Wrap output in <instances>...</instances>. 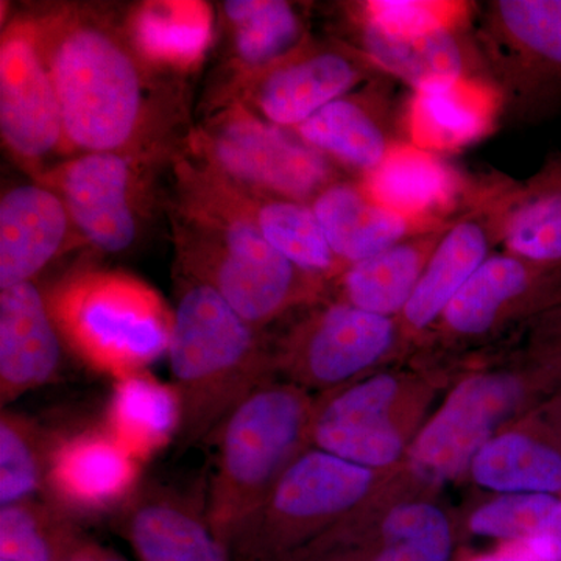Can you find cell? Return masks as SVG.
I'll list each match as a JSON object with an SVG mask.
<instances>
[{"instance_id":"37","label":"cell","mask_w":561,"mask_h":561,"mask_svg":"<svg viewBox=\"0 0 561 561\" xmlns=\"http://www.w3.org/2000/svg\"><path fill=\"white\" fill-rule=\"evenodd\" d=\"M472 10V3L448 0H370L356 7V21L405 35L470 24Z\"/></svg>"},{"instance_id":"8","label":"cell","mask_w":561,"mask_h":561,"mask_svg":"<svg viewBox=\"0 0 561 561\" xmlns=\"http://www.w3.org/2000/svg\"><path fill=\"white\" fill-rule=\"evenodd\" d=\"M371 479L368 468L323 449L301 454L228 541L232 561H283L301 529L348 512Z\"/></svg>"},{"instance_id":"13","label":"cell","mask_w":561,"mask_h":561,"mask_svg":"<svg viewBox=\"0 0 561 561\" xmlns=\"http://www.w3.org/2000/svg\"><path fill=\"white\" fill-rule=\"evenodd\" d=\"M512 187V181L483 187L476 192L459 216L454 217L402 311L411 330H424L442 317L483 262L493 256L494 247L501 245Z\"/></svg>"},{"instance_id":"36","label":"cell","mask_w":561,"mask_h":561,"mask_svg":"<svg viewBox=\"0 0 561 561\" xmlns=\"http://www.w3.org/2000/svg\"><path fill=\"white\" fill-rule=\"evenodd\" d=\"M451 548V529L440 511L401 505L383 522L382 549L373 561H448Z\"/></svg>"},{"instance_id":"2","label":"cell","mask_w":561,"mask_h":561,"mask_svg":"<svg viewBox=\"0 0 561 561\" xmlns=\"http://www.w3.org/2000/svg\"><path fill=\"white\" fill-rule=\"evenodd\" d=\"M176 214L181 276L208 284L242 319L261 328L300 297L311 273L278 253L238 192L206 168L186 165Z\"/></svg>"},{"instance_id":"26","label":"cell","mask_w":561,"mask_h":561,"mask_svg":"<svg viewBox=\"0 0 561 561\" xmlns=\"http://www.w3.org/2000/svg\"><path fill=\"white\" fill-rule=\"evenodd\" d=\"M103 426L144 463L179 438V393L173 383L162 382L147 370L116 379Z\"/></svg>"},{"instance_id":"35","label":"cell","mask_w":561,"mask_h":561,"mask_svg":"<svg viewBox=\"0 0 561 561\" xmlns=\"http://www.w3.org/2000/svg\"><path fill=\"white\" fill-rule=\"evenodd\" d=\"M50 435L27 416H0V507L38 497L46 483Z\"/></svg>"},{"instance_id":"25","label":"cell","mask_w":561,"mask_h":561,"mask_svg":"<svg viewBox=\"0 0 561 561\" xmlns=\"http://www.w3.org/2000/svg\"><path fill=\"white\" fill-rule=\"evenodd\" d=\"M560 278L561 267L538 264L507 251L493 254L449 302L443 321L454 334L479 337L494 330L507 309L535 287Z\"/></svg>"},{"instance_id":"27","label":"cell","mask_w":561,"mask_h":561,"mask_svg":"<svg viewBox=\"0 0 561 561\" xmlns=\"http://www.w3.org/2000/svg\"><path fill=\"white\" fill-rule=\"evenodd\" d=\"M451 221L394 243L368 260L348 265L342 272L345 302L376 316L402 313L419 286L427 261Z\"/></svg>"},{"instance_id":"31","label":"cell","mask_w":561,"mask_h":561,"mask_svg":"<svg viewBox=\"0 0 561 561\" xmlns=\"http://www.w3.org/2000/svg\"><path fill=\"white\" fill-rule=\"evenodd\" d=\"M208 7L197 2H150L133 11L128 32L158 69H190L205 57L210 38Z\"/></svg>"},{"instance_id":"20","label":"cell","mask_w":561,"mask_h":561,"mask_svg":"<svg viewBox=\"0 0 561 561\" xmlns=\"http://www.w3.org/2000/svg\"><path fill=\"white\" fill-rule=\"evenodd\" d=\"M394 394L397 382L390 376H376L342 391L313 419V442L360 467L391 463L401 453L400 435L389 421Z\"/></svg>"},{"instance_id":"24","label":"cell","mask_w":561,"mask_h":561,"mask_svg":"<svg viewBox=\"0 0 561 561\" xmlns=\"http://www.w3.org/2000/svg\"><path fill=\"white\" fill-rule=\"evenodd\" d=\"M337 168L368 175L401 142L391 131L386 103L375 91H354L291 130Z\"/></svg>"},{"instance_id":"32","label":"cell","mask_w":561,"mask_h":561,"mask_svg":"<svg viewBox=\"0 0 561 561\" xmlns=\"http://www.w3.org/2000/svg\"><path fill=\"white\" fill-rule=\"evenodd\" d=\"M225 20L236 57L249 77L286 60L308 43L306 25L294 3L284 0H230Z\"/></svg>"},{"instance_id":"9","label":"cell","mask_w":561,"mask_h":561,"mask_svg":"<svg viewBox=\"0 0 561 561\" xmlns=\"http://www.w3.org/2000/svg\"><path fill=\"white\" fill-rule=\"evenodd\" d=\"M376 72L359 50L306 43L286 60L250 76L242 105L262 119L295 130Z\"/></svg>"},{"instance_id":"34","label":"cell","mask_w":561,"mask_h":561,"mask_svg":"<svg viewBox=\"0 0 561 561\" xmlns=\"http://www.w3.org/2000/svg\"><path fill=\"white\" fill-rule=\"evenodd\" d=\"M476 481L511 493H559L561 454L524 435L508 434L486 443L472 460Z\"/></svg>"},{"instance_id":"21","label":"cell","mask_w":561,"mask_h":561,"mask_svg":"<svg viewBox=\"0 0 561 561\" xmlns=\"http://www.w3.org/2000/svg\"><path fill=\"white\" fill-rule=\"evenodd\" d=\"M390 317L337 302L312 321L294 351L298 371L309 381L337 383L381 359L394 342Z\"/></svg>"},{"instance_id":"14","label":"cell","mask_w":561,"mask_h":561,"mask_svg":"<svg viewBox=\"0 0 561 561\" xmlns=\"http://www.w3.org/2000/svg\"><path fill=\"white\" fill-rule=\"evenodd\" d=\"M519 393V383L511 376H476L461 383L413 446L415 471L432 482L459 474L515 408Z\"/></svg>"},{"instance_id":"18","label":"cell","mask_w":561,"mask_h":561,"mask_svg":"<svg viewBox=\"0 0 561 561\" xmlns=\"http://www.w3.org/2000/svg\"><path fill=\"white\" fill-rule=\"evenodd\" d=\"M357 22V50L387 76L413 91L461 79H483L478 46L470 44L471 22L423 33H387Z\"/></svg>"},{"instance_id":"12","label":"cell","mask_w":561,"mask_h":561,"mask_svg":"<svg viewBox=\"0 0 561 561\" xmlns=\"http://www.w3.org/2000/svg\"><path fill=\"white\" fill-rule=\"evenodd\" d=\"M140 467L105 426L51 435L44 493L79 522L114 515L139 489Z\"/></svg>"},{"instance_id":"7","label":"cell","mask_w":561,"mask_h":561,"mask_svg":"<svg viewBox=\"0 0 561 561\" xmlns=\"http://www.w3.org/2000/svg\"><path fill=\"white\" fill-rule=\"evenodd\" d=\"M471 32L493 73L502 108L518 119L561 94V0H491L474 7Z\"/></svg>"},{"instance_id":"15","label":"cell","mask_w":561,"mask_h":561,"mask_svg":"<svg viewBox=\"0 0 561 561\" xmlns=\"http://www.w3.org/2000/svg\"><path fill=\"white\" fill-rule=\"evenodd\" d=\"M113 523L138 561H232L210 527L205 500L172 486L139 485Z\"/></svg>"},{"instance_id":"10","label":"cell","mask_w":561,"mask_h":561,"mask_svg":"<svg viewBox=\"0 0 561 561\" xmlns=\"http://www.w3.org/2000/svg\"><path fill=\"white\" fill-rule=\"evenodd\" d=\"M0 133L7 149L32 165L66 147L60 102L31 21H16L0 46Z\"/></svg>"},{"instance_id":"17","label":"cell","mask_w":561,"mask_h":561,"mask_svg":"<svg viewBox=\"0 0 561 561\" xmlns=\"http://www.w3.org/2000/svg\"><path fill=\"white\" fill-rule=\"evenodd\" d=\"M76 231L60 195L43 183L20 184L0 202V290L33 283Z\"/></svg>"},{"instance_id":"33","label":"cell","mask_w":561,"mask_h":561,"mask_svg":"<svg viewBox=\"0 0 561 561\" xmlns=\"http://www.w3.org/2000/svg\"><path fill=\"white\" fill-rule=\"evenodd\" d=\"M87 538L79 519L49 500L0 507V560L69 561Z\"/></svg>"},{"instance_id":"22","label":"cell","mask_w":561,"mask_h":561,"mask_svg":"<svg viewBox=\"0 0 561 561\" xmlns=\"http://www.w3.org/2000/svg\"><path fill=\"white\" fill-rule=\"evenodd\" d=\"M500 92L486 79H461L413 91L405 114L409 142L431 153L459 151L494 128Z\"/></svg>"},{"instance_id":"39","label":"cell","mask_w":561,"mask_h":561,"mask_svg":"<svg viewBox=\"0 0 561 561\" xmlns=\"http://www.w3.org/2000/svg\"><path fill=\"white\" fill-rule=\"evenodd\" d=\"M470 561H515V560L507 559V557L501 556V553H496V556L478 557V559H472Z\"/></svg>"},{"instance_id":"5","label":"cell","mask_w":561,"mask_h":561,"mask_svg":"<svg viewBox=\"0 0 561 561\" xmlns=\"http://www.w3.org/2000/svg\"><path fill=\"white\" fill-rule=\"evenodd\" d=\"M308 426V405L297 390L262 383L238 405L210 440L216 445L205 494L206 516L228 545L264 502Z\"/></svg>"},{"instance_id":"30","label":"cell","mask_w":561,"mask_h":561,"mask_svg":"<svg viewBox=\"0 0 561 561\" xmlns=\"http://www.w3.org/2000/svg\"><path fill=\"white\" fill-rule=\"evenodd\" d=\"M232 186V184H231ZM234 187L239 202L273 249L311 275L345 271L324 238L311 203L267 197Z\"/></svg>"},{"instance_id":"4","label":"cell","mask_w":561,"mask_h":561,"mask_svg":"<svg viewBox=\"0 0 561 561\" xmlns=\"http://www.w3.org/2000/svg\"><path fill=\"white\" fill-rule=\"evenodd\" d=\"M47 301L70 350L114 379L146 371L171 345L173 311L151 287L124 273H77Z\"/></svg>"},{"instance_id":"16","label":"cell","mask_w":561,"mask_h":561,"mask_svg":"<svg viewBox=\"0 0 561 561\" xmlns=\"http://www.w3.org/2000/svg\"><path fill=\"white\" fill-rule=\"evenodd\" d=\"M61 332L49 301L33 283L0 290L2 405L54 381L61 364Z\"/></svg>"},{"instance_id":"28","label":"cell","mask_w":561,"mask_h":561,"mask_svg":"<svg viewBox=\"0 0 561 561\" xmlns=\"http://www.w3.org/2000/svg\"><path fill=\"white\" fill-rule=\"evenodd\" d=\"M501 245L524 260L561 267V157L526 183H513Z\"/></svg>"},{"instance_id":"3","label":"cell","mask_w":561,"mask_h":561,"mask_svg":"<svg viewBox=\"0 0 561 561\" xmlns=\"http://www.w3.org/2000/svg\"><path fill=\"white\" fill-rule=\"evenodd\" d=\"M260 331L208 284L183 276L168 351L181 402L180 446L210 440L265 383L268 357Z\"/></svg>"},{"instance_id":"6","label":"cell","mask_w":561,"mask_h":561,"mask_svg":"<svg viewBox=\"0 0 561 561\" xmlns=\"http://www.w3.org/2000/svg\"><path fill=\"white\" fill-rule=\"evenodd\" d=\"M195 142L208 171L253 194L312 203L341 180L334 162L241 102L220 111Z\"/></svg>"},{"instance_id":"38","label":"cell","mask_w":561,"mask_h":561,"mask_svg":"<svg viewBox=\"0 0 561 561\" xmlns=\"http://www.w3.org/2000/svg\"><path fill=\"white\" fill-rule=\"evenodd\" d=\"M69 561H128L113 549L87 538Z\"/></svg>"},{"instance_id":"23","label":"cell","mask_w":561,"mask_h":561,"mask_svg":"<svg viewBox=\"0 0 561 561\" xmlns=\"http://www.w3.org/2000/svg\"><path fill=\"white\" fill-rule=\"evenodd\" d=\"M311 206L331 250L345 267L453 220L427 224L401 216L376 202L360 181L343 179L321 191Z\"/></svg>"},{"instance_id":"19","label":"cell","mask_w":561,"mask_h":561,"mask_svg":"<svg viewBox=\"0 0 561 561\" xmlns=\"http://www.w3.org/2000/svg\"><path fill=\"white\" fill-rule=\"evenodd\" d=\"M365 191L394 213L427 224L459 216L474 194L440 154L400 142L376 171L359 180Z\"/></svg>"},{"instance_id":"11","label":"cell","mask_w":561,"mask_h":561,"mask_svg":"<svg viewBox=\"0 0 561 561\" xmlns=\"http://www.w3.org/2000/svg\"><path fill=\"white\" fill-rule=\"evenodd\" d=\"M73 228L106 254L130 250L140 232L139 165L121 153H79L51 175ZM46 184V183H44Z\"/></svg>"},{"instance_id":"29","label":"cell","mask_w":561,"mask_h":561,"mask_svg":"<svg viewBox=\"0 0 561 561\" xmlns=\"http://www.w3.org/2000/svg\"><path fill=\"white\" fill-rule=\"evenodd\" d=\"M471 530L500 538L501 556L515 561H561V501L552 494H512L472 515Z\"/></svg>"},{"instance_id":"1","label":"cell","mask_w":561,"mask_h":561,"mask_svg":"<svg viewBox=\"0 0 561 561\" xmlns=\"http://www.w3.org/2000/svg\"><path fill=\"white\" fill-rule=\"evenodd\" d=\"M60 102L66 147L144 157L175 122L171 92L130 32L91 7H61L32 20Z\"/></svg>"}]
</instances>
